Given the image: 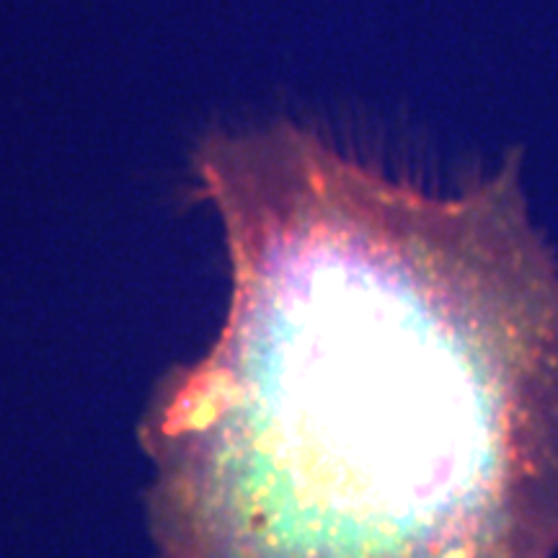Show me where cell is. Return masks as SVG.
Listing matches in <instances>:
<instances>
[{"mask_svg": "<svg viewBox=\"0 0 558 558\" xmlns=\"http://www.w3.org/2000/svg\"><path fill=\"white\" fill-rule=\"evenodd\" d=\"M194 171L230 303L140 424L156 558H556L558 256L520 166L437 197L275 122Z\"/></svg>", "mask_w": 558, "mask_h": 558, "instance_id": "1", "label": "cell"}]
</instances>
